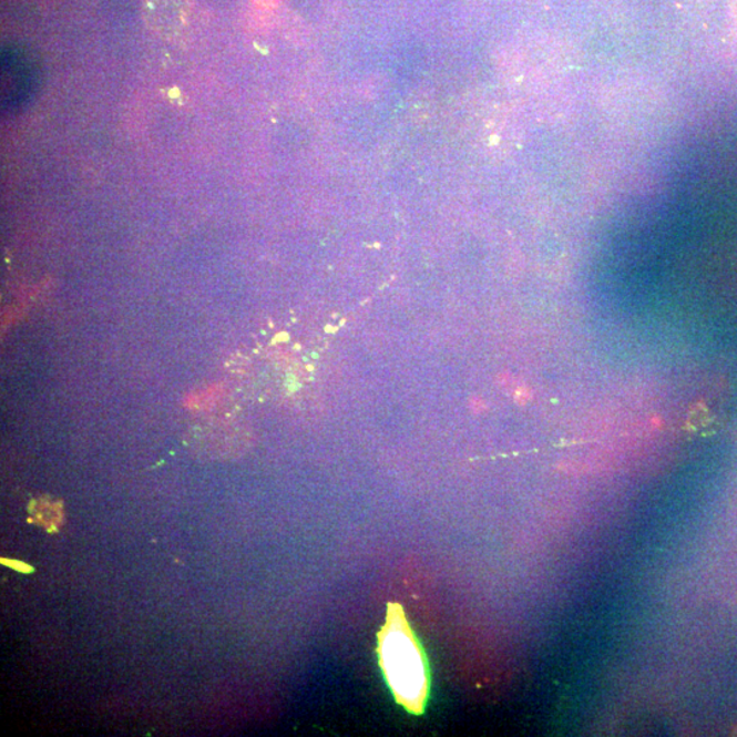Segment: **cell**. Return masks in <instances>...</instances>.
Here are the masks:
<instances>
[{
    "mask_svg": "<svg viewBox=\"0 0 737 737\" xmlns=\"http://www.w3.org/2000/svg\"><path fill=\"white\" fill-rule=\"evenodd\" d=\"M38 522L41 526L49 530H54L61 523L62 512L61 506L58 504H38L37 514Z\"/></svg>",
    "mask_w": 737,
    "mask_h": 737,
    "instance_id": "obj_2",
    "label": "cell"
},
{
    "mask_svg": "<svg viewBox=\"0 0 737 737\" xmlns=\"http://www.w3.org/2000/svg\"><path fill=\"white\" fill-rule=\"evenodd\" d=\"M382 669L398 699L411 710L421 709L427 695V669L417 642L403 623H392L380 641Z\"/></svg>",
    "mask_w": 737,
    "mask_h": 737,
    "instance_id": "obj_1",
    "label": "cell"
},
{
    "mask_svg": "<svg viewBox=\"0 0 737 737\" xmlns=\"http://www.w3.org/2000/svg\"><path fill=\"white\" fill-rule=\"evenodd\" d=\"M2 563L6 564V565H9L10 569H13V570H17V571H20V572H31L32 571V569L29 567V565L23 564L21 562H14V560L2 559Z\"/></svg>",
    "mask_w": 737,
    "mask_h": 737,
    "instance_id": "obj_3",
    "label": "cell"
}]
</instances>
